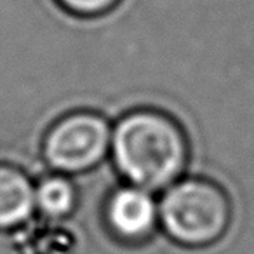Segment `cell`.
I'll return each mask as SVG.
<instances>
[{
  "label": "cell",
  "mask_w": 254,
  "mask_h": 254,
  "mask_svg": "<svg viewBox=\"0 0 254 254\" xmlns=\"http://www.w3.org/2000/svg\"><path fill=\"white\" fill-rule=\"evenodd\" d=\"M112 148L120 173L143 190H159L173 183L187 160L180 127L157 112L124 117L113 132Z\"/></svg>",
  "instance_id": "1"
},
{
  "label": "cell",
  "mask_w": 254,
  "mask_h": 254,
  "mask_svg": "<svg viewBox=\"0 0 254 254\" xmlns=\"http://www.w3.org/2000/svg\"><path fill=\"white\" fill-rule=\"evenodd\" d=\"M164 228L188 246L211 244L223 235L230 221V204L216 185L200 180L178 183L160 204Z\"/></svg>",
  "instance_id": "2"
},
{
  "label": "cell",
  "mask_w": 254,
  "mask_h": 254,
  "mask_svg": "<svg viewBox=\"0 0 254 254\" xmlns=\"http://www.w3.org/2000/svg\"><path fill=\"white\" fill-rule=\"evenodd\" d=\"M110 145L108 124L94 113H73L51 129L46 159L54 169L78 173L98 164Z\"/></svg>",
  "instance_id": "3"
},
{
  "label": "cell",
  "mask_w": 254,
  "mask_h": 254,
  "mask_svg": "<svg viewBox=\"0 0 254 254\" xmlns=\"http://www.w3.org/2000/svg\"><path fill=\"white\" fill-rule=\"evenodd\" d=\"M106 216L119 235L126 239H141L155 225L157 207L148 190L126 187L110 198Z\"/></svg>",
  "instance_id": "4"
},
{
  "label": "cell",
  "mask_w": 254,
  "mask_h": 254,
  "mask_svg": "<svg viewBox=\"0 0 254 254\" xmlns=\"http://www.w3.org/2000/svg\"><path fill=\"white\" fill-rule=\"evenodd\" d=\"M37 205L35 188L14 167L0 166V228L21 225Z\"/></svg>",
  "instance_id": "5"
},
{
  "label": "cell",
  "mask_w": 254,
  "mask_h": 254,
  "mask_svg": "<svg viewBox=\"0 0 254 254\" xmlns=\"http://www.w3.org/2000/svg\"><path fill=\"white\" fill-rule=\"evenodd\" d=\"M35 200L40 211H44L47 216L61 218L73 207L75 191L64 178H49L42 181L35 190Z\"/></svg>",
  "instance_id": "6"
},
{
  "label": "cell",
  "mask_w": 254,
  "mask_h": 254,
  "mask_svg": "<svg viewBox=\"0 0 254 254\" xmlns=\"http://www.w3.org/2000/svg\"><path fill=\"white\" fill-rule=\"evenodd\" d=\"M68 12L82 18H94L110 12L120 0H58Z\"/></svg>",
  "instance_id": "7"
}]
</instances>
